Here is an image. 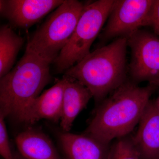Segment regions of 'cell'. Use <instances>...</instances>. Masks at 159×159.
<instances>
[{
    "instance_id": "cell-1",
    "label": "cell",
    "mask_w": 159,
    "mask_h": 159,
    "mask_svg": "<svg viewBox=\"0 0 159 159\" xmlns=\"http://www.w3.org/2000/svg\"><path fill=\"white\" fill-rule=\"evenodd\" d=\"M157 87L127 80L99 103L84 134L107 144L130 134Z\"/></svg>"
},
{
    "instance_id": "cell-2",
    "label": "cell",
    "mask_w": 159,
    "mask_h": 159,
    "mask_svg": "<svg viewBox=\"0 0 159 159\" xmlns=\"http://www.w3.org/2000/svg\"><path fill=\"white\" fill-rule=\"evenodd\" d=\"M127 38L116 39L90 52L66 71L64 75L86 87L99 104L127 80Z\"/></svg>"
},
{
    "instance_id": "cell-3",
    "label": "cell",
    "mask_w": 159,
    "mask_h": 159,
    "mask_svg": "<svg viewBox=\"0 0 159 159\" xmlns=\"http://www.w3.org/2000/svg\"><path fill=\"white\" fill-rule=\"evenodd\" d=\"M51 64L25 50L17 65L0 80V112L18 120L51 80Z\"/></svg>"
},
{
    "instance_id": "cell-4",
    "label": "cell",
    "mask_w": 159,
    "mask_h": 159,
    "mask_svg": "<svg viewBox=\"0 0 159 159\" xmlns=\"http://www.w3.org/2000/svg\"><path fill=\"white\" fill-rule=\"evenodd\" d=\"M85 5L65 0L29 38L26 51L53 63L74 33Z\"/></svg>"
},
{
    "instance_id": "cell-5",
    "label": "cell",
    "mask_w": 159,
    "mask_h": 159,
    "mask_svg": "<svg viewBox=\"0 0 159 159\" xmlns=\"http://www.w3.org/2000/svg\"><path fill=\"white\" fill-rule=\"evenodd\" d=\"M115 0H98L85 4L67 44L54 62L57 73H65L90 53V49L107 20Z\"/></svg>"
},
{
    "instance_id": "cell-6",
    "label": "cell",
    "mask_w": 159,
    "mask_h": 159,
    "mask_svg": "<svg viewBox=\"0 0 159 159\" xmlns=\"http://www.w3.org/2000/svg\"><path fill=\"white\" fill-rule=\"evenodd\" d=\"M154 0H116L100 35L102 41L127 38L149 26Z\"/></svg>"
},
{
    "instance_id": "cell-7",
    "label": "cell",
    "mask_w": 159,
    "mask_h": 159,
    "mask_svg": "<svg viewBox=\"0 0 159 159\" xmlns=\"http://www.w3.org/2000/svg\"><path fill=\"white\" fill-rule=\"evenodd\" d=\"M131 58V80L135 83L147 81L159 86V37L155 33L140 29L127 38Z\"/></svg>"
},
{
    "instance_id": "cell-8",
    "label": "cell",
    "mask_w": 159,
    "mask_h": 159,
    "mask_svg": "<svg viewBox=\"0 0 159 159\" xmlns=\"http://www.w3.org/2000/svg\"><path fill=\"white\" fill-rule=\"evenodd\" d=\"M63 0H1L0 12L16 28L28 29L61 5Z\"/></svg>"
},
{
    "instance_id": "cell-9",
    "label": "cell",
    "mask_w": 159,
    "mask_h": 159,
    "mask_svg": "<svg viewBox=\"0 0 159 159\" xmlns=\"http://www.w3.org/2000/svg\"><path fill=\"white\" fill-rule=\"evenodd\" d=\"M66 82V77L64 75L62 79L58 80L54 86L43 92L29 104L18 121L30 124L42 119L54 122L60 121Z\"/></svg>"
},
{
    "instance_id": "cell-10",
    "label": "cell",
    "mask_w": 159,
    "mask_h": 159,
    "mask_svg": "<svg viewBox=\"0 0 159 159\" xmlns=\"http://www.w3.org/2000/svg\"><path fill=\"white\" fill-rule=\"evenodd\" d=\"M134 140L141 159H159V110L154 100L149 101Z\"/></svg>"
},
{
    "instance_id": "cell-11",
    "label": "cell",
    "mask_w": 159,
    "mask_h": 159,
    "mask_svg": "<svg viewBox=\"0 0 159 159\" xmlns=\"http://www.w3.org/2000/svg\"><path fill=\"white\" fill-rule=\"evenodd\" d=\"M65 159H107L110 144L86 134L62 131L59 136Z\"/></svg>"
},
{
    "instance_id": "cell-12",
    "label": "cell",
    "mask_w": 159,
    "mask_h": 159,
    "mask_svg": "<svg viewBox=\"0 0 159 159\" xmlns=\"http://www.w3.org/2000/svg\"><path fill=\"white\" fill-rule=\"evenodd\" d=\"M66 76V82L64 91L60 126L62 131L69 132L74 120L93 96L84 85L76 80Z\"/></svg>"
},
{
    "instance_id": "cell-13",
    "label": "cell",
    "mask_w": 159,
    "mask_h": 159,
    "mask_svg": "<svg viewBox=\"0 0 159 159\" xmlns=\"http://www.w3.org/2000/svg\"><path fill=\"white\" fill-rule=\"evenodd\" d=\"M15 141L19 153L26 159H61L50 139L39 130L23 131Z\"/></svg>"
},
{
    "instance_id": "cell-14",
    "label": "cell",
    "mask_w": 159,
    "mask_h": 159,
    "mask_svg": "<svg viewBox=\"0 0 159 159\" xmlns=\"http://www.w3.org/2000/svg\"><path fill=\"white\" fill-rule=\"evenodd\" d=\"M24 39L9 25H3L0 29V78L11 70L22 47Z\"/></svg>"
},
{
    "instance_id": "cell-15",
    "label": "cell",
    "mask_w": 159,
    "mask_h": 159,
    "mask_svg": "<svg viewBox=\"0 0 159 159\" xmlns=\"http://www.w3.org/2000/svg\"><path fill=\"white\" fill-rule=\"evenodd\" d=\"M107 159H141L133 136L128 135L111 142Z\"/></svg>"
},
{
    "instance_id": "cell-16",
    "label": "cell",
    "mask_w": 159,
    "mask_h": 159,
    "mask_svg": "<svg viewBox=\"0 0 159 159\" xmlns=\"http://www.w3.org/2000/svg\"><path fill=\"white\" fill-rule=\"evenodd\" d=\"M6 117L4 114L0 112V154L4 159H14L5 122Z\"/></svg>"
},
{
    "instance_id": "cell-17",
    "label": "cell",
    "mask_w": 159,
    "mask_h": 159,
    "mask_svg": "<svg viewBox=\"0 0 159 159\" xmlns=\"http://www.w3.org/2000/svg\"><path fill=\"white\" fill-rule=\"evenodd\" d=\"M149 26L153 29L155 34L159 35V0H154Z\"/></svg>"
},
{
    "instance_id": "cell-18",
    "label": "cell",
    "mask_w": 159,
    "mask_h": 159,
    "mask_svg": "<svg viewBox=\"0 0 159 159\" xmlns=\"http://www.w3.org/2000/svg\"><path fill=\"white\" fill-rule=\"evenodd\" d=\"M14 159H26L22 156L20 153H15L14 154Z\"/></svg>"
},
{
    "instance_id": "cell-19",
    "label": "cell",
    "mask_w": 159,
    "mask_h": 159,
    "mask_svg": "<svg viewBox=\"0 0 159 159\" xmlns=\"http://www.w3.org/2000/svg\"><path fill=\"white\" fill-rule=\"evenodd\" d=\"M154 102L157 107L159 110V97L156 100H154Z\"/></svg>"
}]
</instances>
